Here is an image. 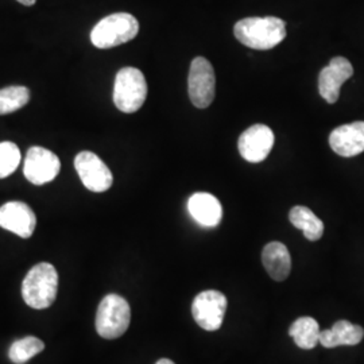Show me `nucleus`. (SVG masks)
Instances as JSON below:
<instances>
[{
	"mask_svg": "<svg viewBox=\"0 0 364 364\" xmlns=\"http://www.w3.org/2000/svg\"><path fill=\"white\" fill-rule=\"evenodd\" d=\"M320 326L312 317H299L289 329L290 336L302 350H313L320 343Z\"/></svg>",
	"mask_w": 364,
	"mask_h": 364,
	"instance_id": "obj_18",
	"label": "nucleus"
},
{
	"mask_svg": "<svg viewBox=\"0 0 364 364\" xmlns=\"http://www.w3.org/2000/svg\"><path fill=\"white\" fill-rule=\"evenodd\" d=\"M156 364H176L174 362H171L170 359H161V360H158Z\"/></svg>",
	"mask_w": 364,
	"mask_h": 364,
	"instance_id": "obj_23",
	"label": "nucleus"
},
{
	"mask_svg": "<svg viewBox=\"0 0 364 364\" xmlns=\"http://www.w3.org/2000/svg\"><path fill=\"white\" fill-rule=\"evenodd\" d=\"M131 309L129 302L117 294L102 299L96 314V331L103 338H120L129 329Z\"/></svg>",
	"mask_w": 364,
	"mask_h": 364,
	"instance_id": "obj_5",
	"label": "nucleus"
},
{
	"mask_svg": "<svg viewBox=\"0 0 364 364\" xmlns=\"http://www.w3.org/2000/svg\"><path fill=\"white\" fill-rule=\"evenodd\" d=\"M364 338L362 326H353L347 320L336 321L331 329L320 332V344L326 348H335L340 346H356Z\"/></svg>",
	"mask_w": 364,
	"mask_h": 364,
	"instance_id": "obj_16",
	"label": "nucleus"
},
{
	"mask_svg": "<svg viewBox=\"0 0 364 364\" xmlns=\"http://www.w3.org/2000/svg\"><path fill=\"white\" fill-rule=\"evenodd\" d=\"M45 344L42 340L27 336V338L16 340L9 350V358L15 364L26 363L31 358L38 355L39 352L43 351Z\"/></svg>",
	"mask_w": 364,
	"mask_h": 364,
	"instance_id": "obj_20",
	"label": "nucleus"
},
{
	"mask_svg": "<svg viewBox=\"0 0 364 364\" xmlns=\"http://www.w3.org/2000/svg\"><path fill=\"white\" fill-rule=\"evenodd\" d=\"M37 218L33 209L22 201H10L0 207V227L23 239L34 234Z\"/></svg>",
	"mask_w": 364,
	"mask_h": 364,
	"instance_id": "obj_11",
	"label": "nucleus"
},
{
	"mask_svg": "<svg viewBox=\"0 0 364 364\" xmlns=\"http://www.w3.org/2000/svg\"><path fill=\"white\" fill-rule=\"evenodd\" d=\"M225 311L227 299L218 290L201 291L192 304V314L196 323L208 332L220 329Z\"/></svg>",
	"mask_w": 364,
	"mask_h": 364,
	"instance_id": "obj_7",
	"label": "nucleus"
},
{
	"mask_svg": "<svg viewBox=\"0 0 364 364\" xmlns=\"http://www.w3.org/2000/svg\"><path fill=\"white\" fill-rule=\"evenodd\" d=\"M16 1H19V3H21V4H23V6L30 7V6H34L37 0H16Z\"/></svg>",
	"mask_w": 364,
	"mask_h": 364,
	"instance_id": "obj_22",
	"label": "nucleus"
},
{
	"mask_svg": "<svg viewBox=\"0 0 364 364\" xmlns=\"http://www.w3.org/2000/svg\"><path fill=\"white\" fill-rule=\"evenodd\" d=\"M147 97V82L136 68H123L117 72L114 85V103L124 114H134L142 108Z\"/></svg>",
	"mask_w": 364,
	"mask_h": 364,
	"instance_id": "obj_4",
	"label": "nucleus"
},
{
	"mask_svg": "<svg viewBox=\"0 0 364 364\" xmlns=\"http://www.w3.org/2000/svg\"><path fill=\"white\" fill-rule=\"evenodd\" d=\"M191 216L203 227H216L223 218L220 201L210 193H195L188 201Z\"/></svg>",
	"mask_w": 364,
	"mask_h": 364,
	"instance_id": "obj_14",
	"label": "nucleus"
},
{
	"mask_svg": "<svg viewBox=\"0 0 364 364\" xmlns=\"http://www.w3.org/2000/svg\"><path fill=\"white\" fill-rule=\"evenodd\" d=\"M60 170L61 162L53 151L41 146L28 149L25 158L23 173L31 183L43 185L53 181L58 176Z\"/></svg>",
	"mask_w": 364,
	"mask_h": 364,
	"instance_id": "obj_9",
	"label": "nucleus"
},
{
	"mask_svg": "<svg viewBox=\"0 0 364 364\" xmlns=\"http://www.w3.org/2000/svg\"><path fill=\"white\" fill-rule=\"evenodd\" d=\"M30 100V91L26 87L14 85L0 90V115L13 114L23 108Z\"/></svg>",
	"mask_w": 364,
	"mask_h": 364,
	"instance_id": "obj_19",
	"label": "nucleus"
},
{
	"mask_svg": "<svg viewBox=\"0 0 364 364\" xmlns=\"http://www.w3.org/2000/svg\"><path fill=\"white\" fill-rule=\"evenodd\" d=\"M262 262L267 274L274 281H285L291 270V258L285 245L272 242L266 245L262 251Z\"/></svg>",
	"mask_w": 364,
	"mask_h": 364,
	"instance_id": "obj_15",
	"label": "nucleus"
},
{
	"mask_svg": "<svg viewBox=\"0 0 364 364\" xmlns=\"http://www.w3.org/2000/svg\"><path fill=\"white\" fill-rule=\"evenodd\" d=\"M331 149L340 156L351 158L364 151V122L343 124L329 135Z\"/></svg>",
	"mask_w": 364,
	"mask_h": 364,
	"instance_id": "obj_13",
	"label": "nucleus"
},
{
	"mask_svg": "<svg viewBox=\"0 0 364 364\" xmlns=\"http://www.w3.org/2000/svg\"><path fill=\"white\" fill-rule=\"evenodd\" d=\"M139 33V22L134 15L117 13L103 18L92 28L91 42L97 49H111L130 42Z\"/></svg>",
	"mask_w": 364,
	"mask_h": 364,
	"instance_id": "obj_3",
	"label": "nucleus"
},
{
	"mask_svg": "<svg viewBox=\"0 0 364 364\" xmlns=\"http://www.w3.org/2000/svg\"><path fill=\"white\" fill-rule=\"evenodd\" d=\"M289 219L290 223L301 230L305 237L311 242H316L318 239H321V236L324 234V224L320 220L312 210L302 205H297L290 210L289 213Z\"/></svg>",
	"mask_w": 364,
	"mask_h": 364,
	"instance_id": "obj_17",
	"label": "nucleus"
},
{
	"mask_svg": "<svg viewBox=\"0 0 364 364\" xmlns=\"http://www.w3.org/2000/svg\"><path fill=\"white\" fill-rule=\"evenodd\" d=\"M188 91L192 105L197 108H208L216 93V76L213 66L204 57H196L192 61Z\"/></svg>",
	"mask_w": 364,
	"mask_h": 364,
	"instance_id": "obj_6",
	"label": "nucleus"
},
{
	"mask_svg": "<svg viewBox=\"0 0 364 364\" xmlns=\"http://www.w3.org/2000/svg\"><path fill=\"white\" fill-rule=\"evenodd\" d=\"M75 168L82 185L96 193H103L112 186L114 177L105 162L91 151H81L75 158Z\"/></svg>",
	"mask_w": 364,
	"mask_h": 364,
	"instance_id": "obj_8",
	"label": "nucleus"
},
{
	"mask_svg": "<svg viewBox=\"0 0 364 364\" xmlns=\"http://www.w3.org/2000/svg\"><path fill=\"white\" fill-rule=\"evenodd\" d=\"M353 68L344 57H335L331 60L329 65L326 66L318 76V91L321 97L329 105H333L338 100L341 85L352 77Z\"/></svg>",
	"mask_w": 364,
	"mask_h": 364,
	"instance_id": "obj_12",
	"label": "nucleus"
},
{
	"mask_svg": "<svg viewBox=\"0 0 364 364\" xmlns=\"http://www.w3.org/2000/svg\"><path fill=\"white\" fill-rule=\"evenodd\" d=\"M58 290V274L55 267L42 262L31 267L22 284V296L33 309H46L52 306Z\"/></svg>",
	"mask_w": 364,
	"mask_h": 364,
	"instance_id": "obj_2",
	"label": "nucleus"
},
{
	"mask_svg": "<svg viewBox=\"0 0 364 364\" xmlns=\"http://www.w3.org/2000/svg\"><path fill=\"white\" fill-rule=\"evenodd\" d=\"M274 144V132L264 124H254L245 131L237 141L240 156L251 164H259L270 154Z\"/></svg>",
	"mask_w": 364,
	"mask_h": 364,
	"instance_id": "obj_10",
	"label": "nucleus"
},
{
	"mask_svg": "<svg viewBox=\"0 0 364 364\" xmlns=\"http://www.w3.org/2000/svg\"><path fill=\"white\" fill-rule=\"evenodd\" d=\"M21 164V150L13 142L0 144V178H6L18 169Z\"/></svg>",
	"mask_w": 364,
	"mask_h": 364,
	"instance_id": "obj_21",
	"label": "nucleus"
},
{
	"mask_svg": "<svg viewBox=\"0 0 364 364\" xmlns=\"http://www.w3.org/2000/svg\"><path fill=\"white\" fill-rule=\"evenodd\" d=\"M234 33L236 39L250 49L269 50L287 37V23L275 16H254L239 21Z\"/></svg>",
	"mask_w": 364,
	"mask_h": 364,
	"instance_id": "obj_1",
	"label": "nucleus"
}]
</instances>
